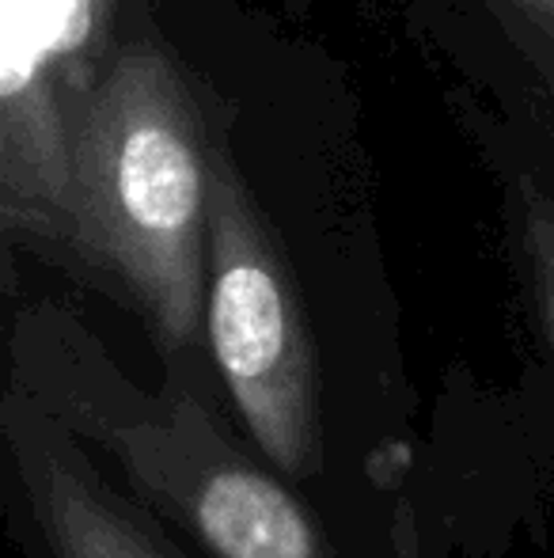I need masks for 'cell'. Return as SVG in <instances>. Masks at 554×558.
<instances>
[{
  "instance_id": "6da1fadb",
  "label": "cell",
  "mask_w": 554,
  "mask_h": 558,
  "mask_svg": "<svg viewBox=\"0 0 554 558\" xmlns=\"http://www.w3.org/2000/svg\"><path fill=\"white\" fill-rule=\"evenodd\" d=\"M168 12L217 107L206 350L224 414L361 558H436L354 84L251 4Z\"/></svg>"
},
{
  "instance_id": "7a4b0ae2",
  "label": "cell",
  "mask_w": 554,
  "mask_h": 558,
  "mask_svg": "<svg viewBox=\"0 0 554 558\" xmlns=\"http://www.w3.org/2000/svg\"><path fill=\"white\" fill-rule=\"evenodd\" d=\"M213 125V84L163 0L84 118L53 274L126 312L156 380L221 403L206 350Z\"/></svg>"
},
{
  "instance_id": "3957f363",
  "label": "cell",
  "mask_w": 554,
  "mask_h": 558,
  "mask_svg": "<svg viewBox=\"0 0 554 558\" xmlns=\"http://www.w3.org/2000/svg\"><path fill=\"white\" fill-rule=\"evenodd\" d=\"M194 558H361L244 441L221 403L145 384L103 335L50 293L4 274V380Z\"/></svg>"
},
{
  "instance_id": "277c9868",
  "label": "cell",
  "mask_w": 554,
  "mask_h": 558,
  "mask_svg": "<svg viewBox=\"0 0 554 558\" xmlns=\"http://www.w3.org/2000/svg\"><path fill=\"white\" fill-rule=\"evenodd\" d=\"M163 0H0V247L53 270L91 104Z\"/></svg>"
},
{
  "instance_id": "5b68a950",
  "label": "cell",
  "mask_w": 554,
  "mask_h": 558,
  "mask_svg": "<svg viewBox=\"0 0 554 558\" xmlns=\"http://www.w3.org/2000/svg\"><path fill=\"white\" fill-rule=\"evenodd\" d=\"M0 513L15 558H194L96 456L0 384Z\"/></svg>"
},
{
  "instance_id": "8992f818",
  "label": "cell",
  "mask_w": 554,
  "mask_h": 558,
  "mask_svg": "<svg viewBox=\"0 0 554 558\" xmlns=\"http://www.w3.org/2000/svg\"><path fill=\"white\" fill-rule=\"evenodd\" d=\"M475 107L554 163V0H361Z\"/></svg>"
},
{
  "instance_id": "52a82bcc",
  "label": "cell",
  "mask_w": 554,
  "mask_h": 558,
  "mask_svg": "<svg viewBox=\"0 0 554 558\" xmlns=\"http://www.w3.org/2000/svg\"><path fill=\"white\" fill-rule=\"evenodd\" d=\"M459 118L482 148L502 191L505 243L528 327V373L554 460V163L525 148L475 107H459Z\"/></svg>"
},
{
  "instance_id": "ba28073f",
  "label": "cell",
  "mask_w": 554,
  "mask_h": 558,
  "mask_svg": "<svg viewBox=\"0 0 554 558\" xmlns=\"http://www.w3.org/2000/svg\"><path fill=\"white\" fill-rule=\"evenodd\" d=\"M281 8L293 23H304L311 15V0H281Z\"/></svg>"
}]
</instances>
